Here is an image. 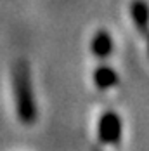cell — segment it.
I'll return each mask as SVG.
<instances>
[{
    "instance_id": "cell-5",
    "label": "cell",
    "mask_w": 149,
    "mask_h": 151,
    "mask_svg": "<svg viewBox=\"0 0 149 151\" xmlns=\"http://www.w3.org/2000/svg\"><path fill=\"white\" fill-rule=\"evenodd\" d=\"M94 83L99 91H107V89H111L118 83V73L111 66L101 64L94 71Z\"/></svg>"
},
{
    "instance_id": "cell-6",
    "label": "cell",
    "mask_w": 149,
    "mask_h": 151,
    "mask_svg": "<svg viewBox=\"0 0 149 151\" xmlns=\"http://www.w3.org/2000/svg\"><path fill=\"white\" fill-rule=\"evenodd\" d=\"M146 37H148V54H149V33L146 35Z\"/></svg>"
},
{
    "instance_id": "cell-3",
    "label": "cell",
    "mask_w": 149,
    "mask_h": 151,
    "mask_svg": "<svg viewBox=\"0 0 149 151\" xmlns=\"http://www.w3.org/2000/svg\"><path fill=\"white\" fill-rule=\"evenodd\" d=\"M130 16L140 35L149 33V4L146 0H134L130 4Z\"/></svg>"
},
{
    "instance_id": "cell-4",
    "label": "cell",
    "mask_w": 149,
    "mask_h": 151,
    "mask_svg": "<svg viewBox=\"0 0 149 151\" xmlns=\"http://www.w3.org/2000/svg\"><path fill=\"white\" fill-rule=\"evenodd\" d=\"M90 49H92V54L95 58H99V59L109 58L113 54V38H111V35L106 30H99L92 38Z\"/></svg>"
},
{
    "instance_id": "cell-1",
    "label": "cell",
    "mask_w": 149,
    "mask_h": 151,
    "mask_svg": "<svg viewBox=\"0 0 149 151\" xmlns=\"http://www.w3.org/2000/svg\"><path fill=\"white\" fill-rule=\"evenodd\" d=\"M12 87H14V101L17 118L24 125H31L37 120V101L31 87L30 68L26 61H17L12 73Z\"/></svg>"
},
{
    "instance_id": "cell-2",
    "label": "cell",
    "mask_w": 149,
    "mask_h": 151,
    "mask_svg": "<svg viewBox=\"0 0 149 151\" xmlns=\"http://www.w3.org/2000/svg\"><path fill=\"white\" fill-rule=\"evenodd\" d=\"M123 136V125L118 113L115 111H106L101 115L97 122V137L102 144H111L116 146L121 141Z\"/></svg>"
}]
</instances>
